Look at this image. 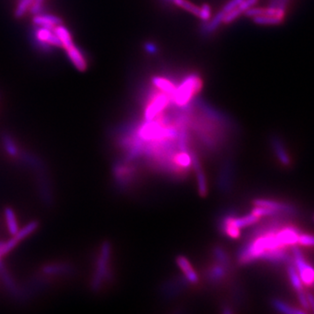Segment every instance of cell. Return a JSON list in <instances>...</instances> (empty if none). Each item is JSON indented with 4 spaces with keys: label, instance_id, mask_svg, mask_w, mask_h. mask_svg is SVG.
Segmentation results:
<instances>
[{
    "label": "cell",
    "instance_id": "4fadbf2b",
    "mask_svg": "<svg viewBox=\"0 0 314 314\" xmlns=\"http://www.w3.org/2000/svg\"><path fill=\"white\" fill-rule=\"evenodd\" d=\"M176 263L180 267V269L183 270L184 277L187 281L190 284H196L198 282V276L197 272L194 270L193 267L190 264L189 260L185 257L178 256L176 258Z\"/></svg>",
    "mask_w": 314,
    "mask_h": 314
},
{
    "label": "cell",
    "instance_id": "ac0fdd59",
    "mask_svg": "<svg viewBox=\"0 0 314 314\" xmlns=\"http://www.w3.org/2000/svg\"><path fill=\"white\" fill-rule=\"evenodd\" d=\"M0 275H1V278L3 279V282H4L5 286L7 287L8 291L10 292V293L15 297L19 296L20 295L19 288L15 284V282L10 276V274L8 273V271L5 269L4 263L1 261V260H0Z\"/></svg>",
    "mask_w": 314,
    "mask_h": 314
},
{
    "label": "cell",
    "instance_id": "cb8c5ba5",
    "mask_svg": "<svg viewBox=\"0 0 314 314\" xmlns=\"http://www.w3.org/2000/svg\"><path fill=\"white\" fill-rule=\"evenodd\" d=\"M4 216L6 220V224H7L8 230L12 236H14L15 234H17L18 230V221L16 219V215H15L14 211L11 208H5L4 209Z\"/></svg>",
    "mask_w": 314,
    "mask_h": 314
},
{
    "label": "cell",
    "instance_id": "f1b7e54d",
    "mask_svg": "<svg viewBox=\"0 0 314 314\" xmlns=\"http://www.w3.org/2000/svg\"><path fill=\"white\" fill-rule=\"evenodd\" d=\"M254 22L260 25H279L283 22L280 18H277L275 16H269V15H262V16H257L253 18Z\"/></svg>",
    "mask_w": 314,
    "mask_h": 314
},
{
    "label": "cell",
    "instance_id": "4316f807",
    "mask_svg": "<svg viewBox=\"0 0 314 314\" xmlns=\"http://www.w3.org/2000/svg\"><path fill=\"white\" fill-rule=\"evenodd\" d=\"M213 256L217 263L230 268V260L226 252L220 246H216L213 250Z\"/></svg>",
    "mask_w": 314,
    "mask_h": 314
},
{
    "label": "cell",
    "instance_id": "30bf717a",
    "mask_svg": "<svg viewBox=\"0 0 314 314\" xmlns=\"http://www.w3.org/2000/svg\"><path fill=\"white\" fill-rule=\"evenodd\" d=\"M66 55L69 58L73 66L76 67L79 71H85L88 67V62L85 58L84 53L81 49L73 44L70 48L65 49Z\"/></svg>",
    "mask_w": 314,
    "mask_h": 314
},
{
    "label": "cell",
    "instance_id": "7a4b0ae2",
    "mask_svg": "<svg viewBox=\"0 0 314 314\" xmlns=\"http://www.w3.org/2000/svg\"><path fill=\"white\" fill-rule=\"evenodd\" d=\"M110 256H111V245L109 242H104L101 252L99 259L96 264V270L92 280V290L94 292L99 291L103 282L106 279L107 275L110 273L108 263H109Z\"/></svg>",
    "mask_w": 314,
    "mask_h": 314
},
{
    "label": "cell",
    "instance_id": "d4e9b609",
    "mask_svg": "<svg viewBox=\"0 0 314 314\" xmlns=\"http://www.w3.org/2000/svg\"><path fill=\"white\" fill-rule=\"evenodd\" d=\"M165 1L174 4L178 7L183 8V10L190 11V13L196 15L198 17H199V15H200L201 8L190 3V1H188V0H165Z\"/></svg>",
    "mask_w": 314,
    "mask_h": 314
},
{
    "label": "cell",
    "instance_id": "603a6c76",
    "mask_svg": "<svg viewBox=\"0 0 314 314\" xmlns=\"http://www.w3.org/2000/svg\"><path fill=\"white\" fill-rule=\"evenodd\" d=\"M287 272H288L289 279L292 284L293 288L295 289V291H300L303 288V283L300 279V274L297 270L296 267L294 265L293 262L289 261L287 264Z\"/></svg>",
    "mask_w": 314,
    "mask_h": 314
},
{
    "label": "cell",
    "instance_id": "836d02e7",
    "mask_svg": "<svg viewBox=\"0 0 314 314\" xmlns=\"http://www.w3.org/2000/svg\"><path fill=\"white\" fill-rule=\"evenodd\" d=\"M289 0H271L270 2V7L276 8V9H280V10H286L287 3Z\"/></svg>",
    "mask_w": 314,
    "mask_h": 314
},
{
    "label": "cell",
    "instance_id": "5bb4252c",
    "mask_svg": "<svg viewBox=\"0 0 314 314\" xmlns=\"http://www.w3.org/2000/svg\"><path fill=\"white\" fill-rule=\"evenodd\" d=\"M18 157L24 164L36 170L37 173L46 170V167L43 161H41V159L35 155L27 153V152H19Z\"/></svg>",
    "mask_w": 314,
    "mask_h": 314
},
{
    "label": "cell",
    "instance_id": "9a60e30c",
    "mask_svg": "<svg viewBox=\"0 0 314 314\" xmlns=\"http://www.w3.org/2000/svg\"><path fill=\"white\" fill-rule=\"evenodd\" d=\"M33 22L37 26H43V27L53 29L55 26L61 24V19L53 15L39 13L35 15V17L33 18Z\"/></svg>",
    "mask_w": 314,
    "mask_h": 314
},
{
    "label": "cell",
    "instance_id": "ba28073f",
    "mask_svg": "<svg viewBox=\"0 0 314 314\" xmlns=\"http://www.w3.org/2000/svg\"><path fill=\"white\" fill-rule=\"evenodd\" d=\"M253 205L255 206H263V207L273 209L285 215H292V214H295L297 211L296 208L293 205L280 203L275 200H270V199L258 198L253 201Z\"/></svg>",
    "mask_w": 314,
    "mask_h": 314
},
{
    "label": "cell",
    "instance_id": "484cf974",
    "mask_svg": "<svg viewBox=\"0 0 314 314\" xmlns=\"http://www.w3.org/2000/svg\"><path fill=\"white\" fill-rule=\"evenodd\" d=\"M38 227H39V223L37 221H33V222L28 223V224H26V226L23 227L21 230H18L17 234H15L13 237L17 238L18 242H20L24 238H26V237H28L29 235L34 232Z\"/></svg>",
    "mask_w": 314,
    "mask_h": 314
},
{
    "label": "cell",
    "instance_id": "d6a6232c",
    "mask_svg": "<svg viewBox=\"0 0 314 314\" xmlns=\"http://www.w3.org/2000/svg\"><path fill=\"white\" fill-rule=\"evenodd\" d=\"M210 14H211L210 7L209 6L208 4H205L202 6L200 15L198 18H201L203 21H209V19L210 18Z\"/></svg>",
    "mask_w": 314,
    "mask_h": 314
},
{
    "label": "cell",
    "instance_id": "ffe728a7",
    "mask_svg": "<svg viewBox=\"0 0 314 314\" xmlns=\"http://www.w3.org/2000/svg\"><path fill=\"white\" fill-rule=\"evenodd\" d=\"M1 141L4 147L5 152L11 157H18L19 155V150L18 145L12 138L10 134L8 133H3L1 135Z\"/></svg>",
    "mask_w": 314,
    "mask_h": 314
},
{
    "label": "cell",
    "instance_id": "52a82bcc",
    "mask_svg": "<svg viewBox=\"0 0 314 314\" xmlns=\"http://www.w3.org/2000/svg\"><path fill=\"white\" fill-rule=\"evenodd\" d=\"M189 154L191 157V166H193L196 175H197V181H198V191L201 197L207 196L208 193V187L207 182L205 178V173L202 169L201 163L198 159V157L194 152L193 150H189Z\"/></svg>",
    "mask_w": 314,
    "mask_h": 314
},
{
    "label": "cell",
    "instance_id": "d6986e66",
    "mask_svg": "<svg viewBox=\"0 0 314 314\" xmlns=\"http://www.w3.org/2000/svg\"><path fill=\"white\" fill-rule=\"evenodd\" d=\"M73 271V267L66 263H52L42 268V272L47 275H63Z\"/></svg>",
    "mask_w": 314,
    "mask_h": 314
},
{
    "label": "cell",
    "instance_id": "8992f818",
    "mask_svg": "<svg viewBox=\"0 0 314 314\" xmlns=\"http://www.w3.org/2000/svg\"><path fill=\"white\" fill-rule=\"evenodd\" d=\"M300 231L294 226L280 227L276 231V238L278 239L281 247L285 248L286 246H293L298 245Z\"/></svg>",
    "mask_w": 314,
    "mask_h": 314
},
{
    "label": "cell",
    "instance_id": "9c48e42d",
    "mask_svg": "<svg viewBox=\"0 0 314 314\" xmlns=\"http://www.w3.org/2000/svg\"><path fill=\"white\" fill-rule=\"evenodd\" d=\"M38 188L42 201L45 205L51 206L52 205V195L51 186L48 180L47 170L38 172Z\"/></svg>",
    "mask_w": 314,
    "mask_h": 314
},
{
    "label": "cell",
    "instance_id": "f546056e",
    "mask_svg": "<svg viewBox=\"0 0 314 314\" xmlns=\"http://www.w3.org/2000/svg\"><path fill=\"white\" fill-rule=\"evenodd\" d=\"M33 0H18L17 7L15 9V17L22 18L33 4Z\"/></svg>",
    "mask_w": 314,
    "mask_h": 314
},
{
    "label": "cell",
    "instance_id": "6da1fadb",
    "mask_svg": "<svg viewBox=\"0 0 314 314\" xmlns=\"http://www.w3.org/2000/svg\"><path fill=\"white\" fill-rule=\"evenodd\" d=\"M202 81L196 74L186 77L179 87L175 88L171 100L176 106H186L201 89Z\"/></svg>",
    "mask_w": 314,
    "mask_h": 314
},
{
    "label": "cell",
    "instance_id": "5b68a950",
    "mask_svg": "<svg viewBox=\"0 0 314 314\" xmlns=\"http://www.w3.org/2000/svg\"><path fill=\"white\" fill-rule=\"evenodd\" d=\"M169 101H170L169 95H166L164 93L155 96V98L150 102L144 112L145 120L147 121L153 120L161 112H163L168 106Z\"/></svg>",
    "mask_w": 314,
    "mask_h": 314
},
{
    "label": "cell",
    "instance_id": "83f0119b",
    "mask_svg": "<svg viewBox=\"0 0 314 314\" xmlns=\"http://www.w3.org/2000/svg\"><path fill=\"white\" fill-rule=\"evenodd\" d=\"M252 213L259 217L277 216V215H282V213L276 210V209L268 208V207H263V206H255V208L253 209V210H252Z\"/></svg>",
    "mask_w": 314,
    "mask_h": 314
},
{
    "label": "cell",
    "instance_id": "d590c367",
    "mask_svg": "<svg viewBox=\"0 0 314 314\" xmlns=\"http://www.w3.org/2000/svg\"></svg>",
    "mask_w": 314,
    "mask_h": 314
},
{
    "label": "cell",
    "instance_id": "e575fe53",
    "mask_svg": "<svg viewBox=\"0 0 314 314\" xmlns=\"http://www.w3.org/2000/svg\"><path fill=\"white\" fill-rule=\"evenodd\" d=\"M307 299L309 303V308L314 313V295L312 293H307Z\"/></svg>",
    "mask_w": 314,
    "mask_h": 314
},
{
    "label": "cell",
    "instance_id": "2e32d148",
    "mask_svg": "<svg viewBox=\"0 0 314 314\" xmlns=\"http://www.w3.org/2000/svg\"><path fill=\"white\" fill-rule=\"evenodd\" d=\"M228 270H229V267L224 266L223 264L216 262V263L209 269L207 272V278L209 281L214 284L218 283L225 278Z\"/></svg>",
    "mask_w": 314,
    "mask_h": 314
},
{
    "label": "cell",
    "instance_id": "3957f363",
    "mask_svg": "<svg viewBox=\"0 0 314 314\" xmlns=\"http://www.w3.org/2000/svg\"><path fill=\"white\" fill-rule=\"evenodd\" d=\"M34 39L33 42L35 43L36 48L41 49V51L49 52L53 48H62L58 37L55 34L53 29L38 26L34 30Z\"/></svg>",
    "mask_w": 314,
    "mask_h": 314
},
{
    "label": "cell",
    "instance_id": "8fae6325",
    "mask_svg": "<svg viewBox=\"0 0 314 314\" xmlns=\"http://www.w3.org/2000/svg\"><path fill=\"white\" fill-rule=\"evenodd\" d=\"M270 143L278 161H280L281 164L284 166H290L292 163L291 157H289L288 153L285 150V145L282 143L281 140L279 139V137L273 135L270 139Z\"/></svg>",
    "mask_w": 314,
    "mask_h": 314
},
{
    "label": "cell",
    "instance_id": "4dcf8cb0",
    "mask_svg": "<svg viewBox=\"0 0 314 314\" xmlns=\"http://www.w3.org/2000/svg\"><path fill=\"white\" fill-rule=\"evenodd\" d=\"M298 245L306 246V247H314V235L300 233Z\"/></svg>",
    "mask_w": 314,
    "mask_h": 314
},
{
    "label": "cell",
    "instance_id": "7c38bea8",
    "mask_svg": "<svg viewBox=\"0 0 314 314\" xmlns=\"http://www.w3.org/2000/svg\"><path fill=\"white\" fill-rule=\"evenodd\" d=\"M232 165L230 162V160L224 162L222 171L220 173L219 183L220 190H223V192L230 191V187H231V183H232Z\"/></svg>",
    "mask_w": 314,
    "mask_h": 314
},
{
    "label": "cell",
    "instance_id": "e0dca14e",
    "mask_svg": "<svg viewBox=\"0 0 314 314\" xmlns=\"http://www.w3.org/2000/svg\"><path fill=\"white\" fill-rule=\"evenodd\" d=\"M271 306L274 309L278 311V313L286 314H306L307 311L303 310L302 308H296L293 307L289 304L285 303L283 300L278 299H273L271 300Z\"/></svg>",
    "mask_w": 314,
    "mask_h": 314
},
{
    "label": "cell",
    "instance_id": "277c9868",
    "mask_svg": "<svg viewBox=\"0 0 314 314\" xmlns=\"http://www.w3.org/2000/svg\"><path fill=\"white\" fill-rule=\"evenodd\" d=\"M292 255H293V263L296 267L298 272L300 274V279L303 285L307 286L314 285V267L307 262L303 253L300 251L298 245L292 246Z\"/></svg>",
    "mask_w": 314,
    "mask_h": 314
},
{
    "label": "cell",
    "instance_id": "7402d4cb",
    "mask_svg": "<svg viewBox=\"0 0 314 314\" xmlns=\"http://www.w3.org/2000/svg\"><path fill=\"white\" fill-rule=\"evenodd\" d=\"M153 83L162 93L169 95L171 100L172 95L175 93L176 88L171 81H168V79H165L163 77H155L153 79Z\"/></svg>",
    "mask_w": 314,
    "mask_h": 314
},
{
    "label": "cell",
    "instance_id": "1f68e13d",
    "mask_svg": "<svg viewBox=\"0 0 314 314\" xmlns=\"http://www.w3.org/2000/svg\"><path fill=\"white\" fill-rule=\"evenodd\" d=\"M297 297L298 300L300 304V307L303 310L307 311L309 308V303H308V299H307V293L304 291V289H301L300 291H297Z\"/></svg>",
    "mask_w": 314,
    "mask_h": 314
},
{
    "label": "cell",
    "instance_id": "44dd1931",
    "mask_svg": "<svg viewBox=\"0 0 314 314\" xmlns=\"http://www.w3.org/2000/svg\"><path fill=\"white\" fill-rule=\"evenodd\" d=\"M53 31H54L55 34L57 35L58 40L60 41L62 48L66 49V48H70L72 45H73V39H72V36H71V33L65 26H61V24L58 25V26H55L54 28H53Z\"/></svg>",
    "mask_w": 314,
    "mask_h": 314
}]
</instances>
